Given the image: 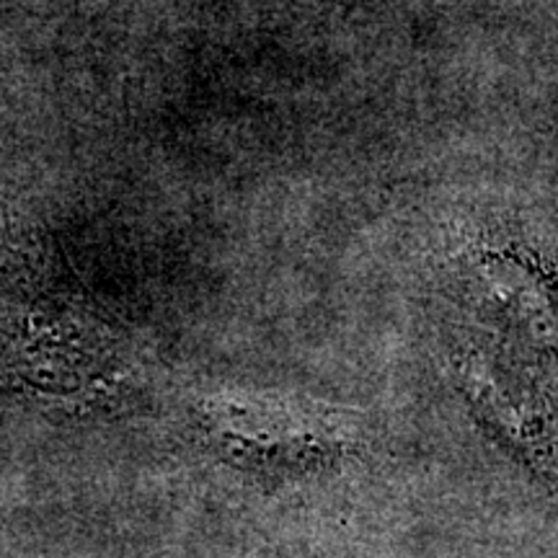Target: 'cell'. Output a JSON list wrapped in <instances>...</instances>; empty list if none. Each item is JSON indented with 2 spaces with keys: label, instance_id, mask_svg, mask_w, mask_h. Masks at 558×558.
I'll return each instance as SVG.
<instances>
[{
  "label": "cell",
  "instance_id": "6da1fadb",
  "mask_svg": "<svg viewBox=\"0 0 558 558\" xmlns=\"http://www.w3.org/2000/svg\"><path fill=\"white\" fill-rule=\"evenodd\" d=\"M337 414L295 403L230 399L209 401L205 409L207 435L218 448L259 473H300L331 463L347 450V432Z\"/></svg>",
  "mask_w": 558,
  "mask_h": 558
},
{
  "label": "cell",
  "instance_id": "7a4b0ae2",
  "mask_svg": "<svg viewBox=\"0 0 558 558\" xmlns=\"http://www.w3.org/2000/svg\"><path fill=\"white\" fill-rule=\"evenodd\" d=\"M347 5L349 9H354V5H357V0H347Z\"/></svg>",
  "mask_w": 558,
  "mask_h": 558
}]
</instances>
